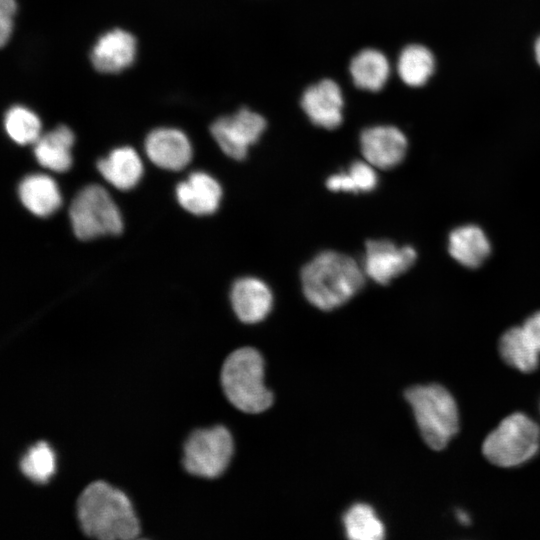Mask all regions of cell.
Listing matches in <instances>:
<instances>
[{"label": "cell", "mask_w": 540, "mask_h": 540, "mask_svg": "<svg viewBox=\"0 0 540 540\" xmlns=\"http://www.w3.org/2000/svg\"><path fill=\"white\" fill-rule=\"evenodd\" d=\"M137 52L135 37L122 29L104 33L94 44L90 59L94 68L102 73H118L134 62Z\"/></svg>", "instance_id": "12"}, {"label": "cell", "mask_w": 540, "mask_h": 540, "mask_svg": "<svg viewBox=\"0 0 540 540\" xmlns=\"http://www.w3.org/2000/svg\"><path fill=\"white\" fill-rule=\"evenodd\" d=\"M4 127L9 137L20 145L35 143L41 136V121L30 109L15 105L4 117Z\"/></svg>", "instance_id": "25"}, {"label": "cell", "mask_w": 540, "mask_h": 540, "mask_svg": "<svg viewBox=\"0 0 540 540\" xmlns=\"http://www.w3.org/2000/svg\"><path fill=\"white\" fill-rule=\"evenodd\" d=\"M523 327L526 329L540 352V311L530 316Z\"/></svg>", "instance_id": "28"}, {"label": "cell", "mask_w": 540, "mask_h": 540, "mask_svg": "<svg viewBox=\"0 0 540 540\" xmlns=\"http://www.w3.org/2000/svg\"><path fill=\"white\" fill-rule=\"evenodd\" d=\"M343 523L349 539L380 540L385 535L382 522L367 504L357 503L351 506L344 514Z\"/></svg>", "instance_id": "23"}, {"label": "cell", "mask_w": 540, "mask_h": 540, "mask_svg": "<svg viewBox=\"0 0 540 540\" xmlns=\"http://www.w3.org/2000/svg\"><path fill=\"white\" fill-rule=\"evenodd\" d=\"M499 351L508 365L522 372H532L538 366L540 352L523 326L510 328L502 335Z\"/></svg>", "instance_id": "20"}, {"label": "cell", "mask_w": 540, "mask_h": 540, "mask_svg": "<svg viewBox=\"0 0 540 540\" xmlns=\"http://www.w3.org/2000/svg\"><path fill=\"white\" fill-rule=\"evenodd\" d=\"M266 128L260 114L242 108L233 115L223 116L210 127L211 134L221 150L235 160H243L249 147L255 144Z\"/></svg>", "instance_id": "8"}, {"label": "cell", "mask_w": 540, "mask_h": 540, "mask_svg": "<svg viewBox=\"0 0 540 540\" xmlns=\"http://www.w3.org/2000/svg\"><path fill=\"white\" fill-rule=\"evenodd\" d=\"M18 194L22 204L39 217L53 214L62 203L57 183L45 174H31L23 178Z\"/></svg>", "instance_id": "18"}, {"label": "cell", "mask_w": 540, "mask_h": 540, "mask_svg": "<svg viewBox=\"0 0 540 540\" xmlns=\"http://www.w3.org/2000/svg\"><path fill=\"white\" fill-rule=\"evenodd\" d=\"M221 384L229 402L246 413H260L273 402L271 391L264 385V362L252 347L232 352L221 369Z\"/></svg>", "instance_id": "3"}, {"label": "cell", "mask_w": 540, "mask_h": 540, "mask_svg": "<svg viewBox=\"0 0 540 540\" xmlns=\"http://www.w3.org/2000/svg\"><path fill=\"white\" fill-rule=\"evenodd\" d=\"M343 95L339 85L324 79L305 90L301 106L310 121L325 129H335L343 120Z\"/></svg>", "instance_id": "11"}, {"label": "cell", "mask_w": 540, "mask_h": 540, "mask_svg": "<svg viewBox=\"0 0 540 540\" xmlns=\"http://www.w3.org/2000/svg\"><path fill=\"white\" fill-rule=\"evenodd\" d=\"M377 184L375 167L366 160L353 162L347 171L334 174L326 181L327 188L334 192H370Z\"/></svg>", "instance_id": "24"}, {"label": "cell", "mask_w": 540, "mask_h": 540, "mask_svg": "<svg viewBox=\"0 0 540 540\" xmlns=\"http://www.w3.org/2000/svg\"><path fill=\"white\" fill-rule=\"evenodd\" d=\"M233 310L244 323L255 324L264 320L273 306V295L268 285L255 277L235 281L231 289Z\"/></svg>", "instance_id": "14"}, {"label": "cell", "mask_w": 540, "mask_h": 540, "mask_svg": "<svg viewBox=\"0 0 540 540\" xmlns=\"http://www.w3.org/2000/svg\"><path fill=\"white\" fill-rule=\"evenodd\" d=\"M434 70V55L424 45L411 44L401 51L397 61V72L406 85L423 86L433 75Z\"/></svg>", "instance_id": "22"}, {"label": "cell", "mask_w": 540, "mask_h": 540, "mask_svg": "<svg viewBox=\"0 0 540 540\" xmlns=\"http://www.w3.org/2000/svg\"><path fill=\"white\" fill-rule=\"evenodd\" d=\"M148 158L158 167L181 170L192 158V146L187 136L174 128H157L145 141Z\"/></svg>", "instance_id": "13"}, {"label": "cell", "mask_w": 540, "mask_h": 540, "mask_svg": "<svg viewBox=\"0 0 540 540\" xmlns=\"http://www.w3.org/2000/svg\"><path fill=\"white\" fill-rule=\"evenodd\" d=\"M365 272L352 257L324 251L304 266L303 292L315 307L329 311L349 301L365 283Z\"/></svg>", "instance_id": "2"}, {"label": "cell", "mask_w": 540, "mask_h": 540, "mask_svg": "<svg viewBox=\"0 0 540 540\" xmlns=\"http://www.w3.org/2000/svg\"><path fill=\"white\" fill-rule=\"evenodd\" d=\"M456 516H457V519L459 520V522L463 525H467L470 523V518L468 516V514H466V512L462 511V510H458L457 513H456Z\"/></svg>", "instance_id": "29"}, {"label": "cell", "mask_w": 540, "mask_h": 540, "mask_svg": "<svg viewBox=\"0 0 540 540\" xmlns=\"http://www.w3.org/2000/svg\"><path fill=\"white\" fill-rule=\"evenodd\" d=\"M539 446V426L525 414L514 413L486 437L482 451L492 464L513 467L532 458Z\"/></svg>", "instance_id": "5"}, {"label": "cell", "mask_w": 540, "mask_h": 540, "mask_svg": "<svg viewBox=\"0 0 540 540\" xmlns=\"http://www.w3.org/2000/svg\"><path fill=\"white\" fill-rule=\"evenodd\" d=\"M233 455V439L221 425L195 430L184 444L183 465L195 476L216 478L227 468Z\"/></svg>", "instance_id": "7"}, {"label": "cell", "mask_w": 540, "mask_h": 540, "mask_svg": "<svg viewBox=\"0 0 540 540\" xmlns=\"http://www.w3.org/2000/svg\"><path fill=\"white\" fill-rule=\"evenodd\" d=\"M55 468V453L44 441L32 445L20 461V470L24 476L36 483H46L54 474Z\"/></svg>", "instance_id": "26"}, {"label": "cell", "mask_w": 540, "mask_h": 540, "mask_svg": "<svg viewBox=\"0 0 540 540\" xmlns=\"http://www.w3.org/2000/svg\"><path fill=\"white\" fill-rule=\"evenodd\" d=\"M77 517L84 534L101 540H130L140 533L128 497L104 481L86 486L77 500Z\"/></svg>", "instance_id": "1"}, {"label": "cell", "mask_w": 540, "mask_h": 540, "mask_svg": "<svg viewBox=\"0 0 540 540\" xmlns=\"http://www.w3.org/2000/svg\"><path fill=\"white\" fill-rule=\"evenodd\" d=\"M17 10L15 0H0V42L4 46L13 30V19Z\"/></svg>", "instance_id": "27"}, {"label": "cell", "mask_w": 540, "mask_h": 540, "mask_svg": "<svg viewBox=\"0 0 540 540\" xmlns=\"http://www.w3.org/2000/svg\"><path fill=\"white\" fill-rule=\"evenodd\" d=\"M103 178L119 190H129L136 186L143 174L142 161L131 147H120L97 163Z\"/></svg>", "instance_id": "17"}, {"label": "cell", "mask_w": 540, "mask_h": 540, "mask_svg": "<svg viewBox=\"0 0 540 540\" xmlns=\"http://www.w3.org/2000/svg\"><path fill=\"white\" fill-rule=\"evenodd\" d=\"M534 54H535V59L538 65L540 66V36L536 39V42L534 44Z\"/></svg>", "instance_id": "30"}, {"label": "cell", "mask_w": 540, "mask_h": 540, "mask_svg": "<svg viewBox=\"0 0 540 540\" xmlns=\"http://www.w3.org/2000/svg\"><path fill=\"white\" fill-rule=\"evenodd\" d=\"M417 253L411 246L399 247L389 240H369L365 245L363 270L373 281L386 285L406 272L415 262Z\"/></svg>", "instance_id": "9"}, {"label": "cell", "mask_w": 540, "mask_h": 540, "mask_svg": "<svg viewBox=\"0 0 540 540\" xmlns=\"http://www.w3.org/2000/svg\"><path fill=\"white\" fill-rule=\"evenodd\" d=\"M448 251L462 266L477 268L489 256L491 245L479 226L467 224L451 231L448 237Z\"/></svg>", "instance_id": "16"}, {"label": "cell", "mask_w": 540, "mask_h": 540, "mask_svg": "<svg viewBox=\"0 0 540 540\" xmlns=\"http://www.w3.org/2000/svg\"><path fill=\"white\" fill-rule=\"evenodd\" d=\"M350 73L358 88L377 92L385 86L389 78L390 65L382 52L364 49L352 59Z\"/></svg>", "instance_id": "21"}, {"label": "cell", "mask_w": 540, "mask_h": 540, "mask_svg": "<svg viewBox=\"0 0 540 540\" xmlns=\"http://www.w3.org/2000/svg\"><path fill=\"white\" fill-rule=\"evenodd\" d=\"M420 433L426 444L434 449H443L457 433L459 417L452 395L437 384L417 385L405 392Z\"/></svg>", "instance_id": "4"}, {"label": "cell", "mask_w": 540, "mask_h": 540, "mask_svg": "<svg viewBox=\"0 0 540 540\" xmlns=\"http://www.w3.org/2000/svg\"><path fill=\"white\" fill-rule=\"evenodd\" d=\"M176 195L185 210L202 216L212 214L218 209L222 189L215 178L205 172L196 171L178 184Z\"/></svg>", "instance_id": "15"}, {"label": "cell", "mask_w": 540, "mask_h": 540, "mask_svg": "<svg viewBox=\"0 0 540 540\" xmlns=\"http://www.w3.org/2000/svg\"><path fill=\"white\" fill-rule=\"evenodd\" d=\"M69 216L73 231L81 240L116 235L123 229L117 205L110 194L96 184L85 186L76 194L69 208Z\"/></svg>", "instance_id": "6"}, {"label": "cell", "mask_w": 540, "mask_h": 540, "mask_svg": "<svg viewBox=\"0 0 540 540\" xmlns=\"http://www.w3.org/2000/svg\"><path fill=\"white\" fill-rule=\"evenodd\" d=\"M361 152L375 168L391 169L404 159L408 142L404 133L394 126H374L360 137Z\"/></svg>", "instance_id": "10"}, {"label": "cell", "mask_w": 540, "mask_h": 540, "mask_svg": "<svg viewBox=\"0 0 540 540\" xmlns=\"http://www.w3.org/2000/svg\"><path fill=\"white\" fill-rule=\"evenodd\" d=\"M74 134L65 125H59L48 133L41 135L34 143V154L38 163L55 172H65L72 165L71 149Z\"/></svg>", "instance_id": "19"}]
</instances>
